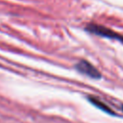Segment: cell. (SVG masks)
<instances>
[{
  "label": "cell",
  "instance_id": "cell-1",
  "mask_svg": "<svg viewBox=\"0 0 123 123\" xmlns=\"http://www.w3.org/2000/svg\"><path fill=\"white\" fill-rule=\"evenodd\" d=\"M86 30L93 35L96 36H100L103 37H107V38H111V39H117L119 40L122 44H123V36L105 27V26H101L98 24H88L86 27Z\"/></svg>",
  "mask_w": 123,
  "mask_h": 123
},
{
  "label": "cell",
  "instance_id": "cell-2",
  "mask_svg": "<svg viewBox=\"0 0 123 123\" xmlns=\"http://www.w3.org/2000/svg\"><path fill=\"white\" fill-rule=\"evenodd\" d=\"M75 69L82 73V74H85L92 79H101L102 78V74L101 72L96 68L94 67L89 62L86 61V60H81L79 61L76 64H75Z\"/></svg>",
  "mask_w": 123,
  "mask_h": 123
},
{
  "label": "cell",
  "instance_id": "cell-3",
  "mask_svg": "<svg viewBox=\"0 0 123 123\" xmlns=\"http://www.w3.org/2000/svg\"><path fill=\"white\" fill-rule=\"evenodd\" d=\"M87 99H88V101H89L94 107H96L97 109L101 110L102 111H104V112H106V113H108V114H111V115H115L114 111H113L109 106H107L105 103H103L102 101H100L99 99H97V98H95V97H88Z\"/></svg>",
  "mask_w": 123,
  "mask_h": 123
},
{
  "label": "cell",
  "instance_id": "cell-4",
  "mask_svg": "<svg viewBox=\"0 0 123 123\" xmlns=\"http://www.w3.org/2000/svg\"><path fill=\"white\" fill-rule=\"evenodd\" d=\"M121 109H122V111H123V105H122V106H121Z\"/></svg>",
  "mask_w": 123,
  "mask_h": 123
}]
</instances>
